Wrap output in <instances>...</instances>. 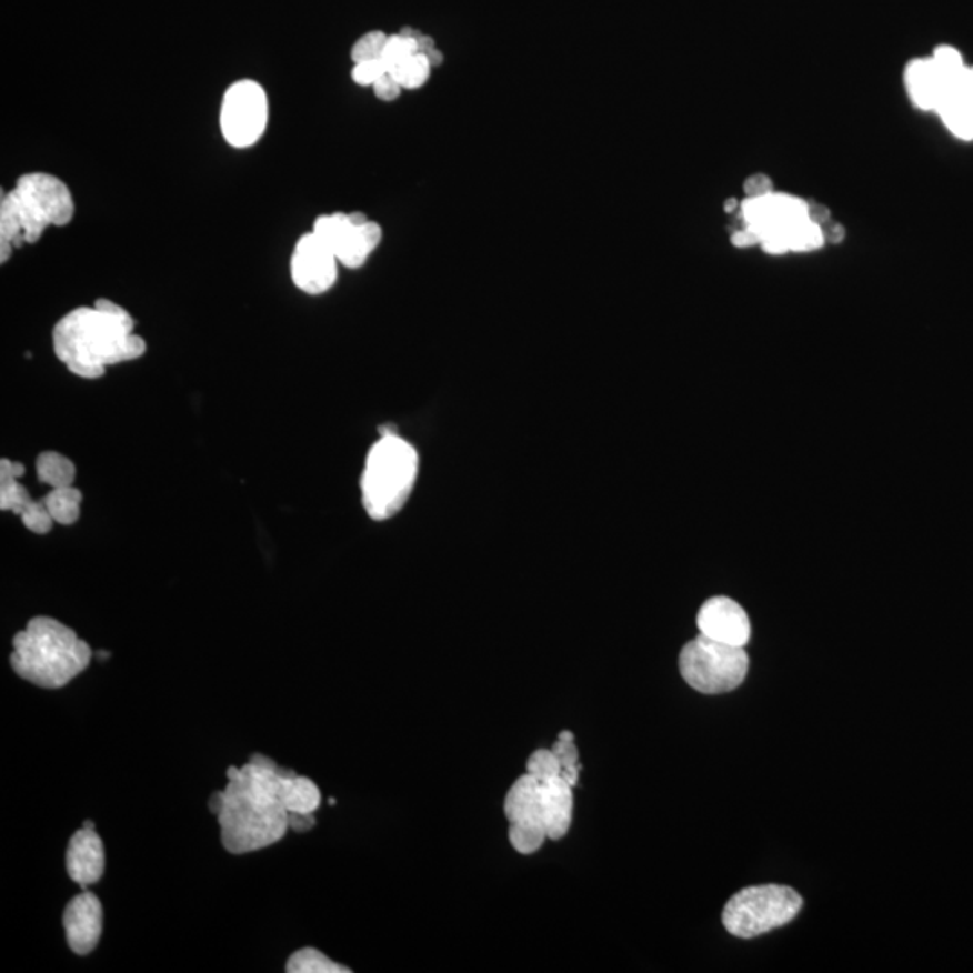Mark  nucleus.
Returning <instances> with one entry per match:
<instances>
[{"mask_svg":"<svg viewBox=\"0 0 973 973\" xmlns=\"http://www.w3.org/2000/svg\"><path fill=\"white\" fill-rule=\"evenodd\" d=\"M738 208V202L729 201L726 202V211H734Z\"/></svg>","mask_w":973,"mask_h":973,"instance_id":"obj_38","label":"nucleus"},{"mask_svg":"<svg viewBox=\"0 0 973 973\" xmlns=\"http://www.w3.org/2000/svg\"><path fill=\"white\" fill-rule=\"evenodd\" d=\"M387 72V63L382 62V60H370V62H361L353 66L352 80L358 86L373 87L375 81L384 77Z\"/></svg>","mask_w":973,"mask_h":973,"instance_id":"obj_29","label":"nucleus"},{"mask_svg":"<svg viewBox=\"0 0 973 973\" xmlns=\"http://www.w3.org/2000/svg\"><path fill=\"white\" fill-rule=\"evenodd\" d=\"M387 42L388 34L382 33V31H370V33L363 34L358 42L353 43L352 53H350L353 63L381 60Z\"/></svg>","mask_w":973,"mask_h":973,"instance_id":"obj_28","label":"nucleus"},{"mask_svg":"<svg viewBox=\"0 0 973 973\" xmlns=\"http://www.w3.org/2000/svg\"><path fill=\"white\" fill-rule=\"evenodd\" d=\"M314 825V813H289V830L305 833V831H311Z\"/></svg>","mask_w":973,"mask_h":973,"instance_id":"obj_33","label":"nucleus"},{"mask_svg":"<svg viewBox=\"0 0 973 973\" xmlns=\"http://www.w3.org/2000/svg\"><path fill=\"white\" fill-rule=\"evenodd\" d=\"M419 477L417 449L395 431L381 430V439L368 451L361 477L364 511L375 521L401 512Z\"/></svg>","mask_w":973,"mask_h":973,"instance_id":"obj_5","label":"nucleus"},{"mask_svg":"<svg viewBox=\"0 0 973 973\" xmlns=\"http://www.w3.org/2000/svg\"><path fill=\"white\" fill-rule=\"evenodd\" d=\"M19 210L26 243H37L43 231L71 224L74 201L66 182L51 173H26L10 191Z\"/></svg>","mask_w":973,"mask_h":973,"instance_id":"obj_8","label":"nucleus"},{"mask_svg":"<svg viewBox=\"0 0 973 973\" xmlns=\"http://www.w3.org/2000/svg\"><path fill=\"white\" fill-rule=\"evenodd\" d=\"M26 468L13 460H0V509L19 515L29 501L33 500L19 478L24 477Z\"/></svg>","mask_w":973,"mask_h":973,"instance_id":"obj_18","label":"nucleus"},{"mask_svg":"<svg viewBox=\"0 0 973 973\" xmlns=\"http://www.w3.org/2000/svg\"><path fill=\"white\" fill-rule=\"evenodd\" d=\"M81 500L83 494L74 485L51 489L48 496L43 498L54 523L66 526L74 525L80 520Z\"/></svg>","mask_w":973,"mask_h":973,"instance_id":"obj_22","label":"nucleus"},{"mask_svg":"<svg viewBox=\"0 0 973 973\" xmlns=\"http://www.w3.org/2000/svg\"><path fill=\"white\" fill-rule=\"evenodd\" d=\"M932 57L940 68L934 112L955 138L970 141L973 139V68L964 63L963 54L952 46H940Z\"/></svg>","mask_w":973,"mask_h":973,"instance_id":"obj_9","label":"nucleus"},{"mask_svg":"<svg viewBox=\"0 0 973 973\" xmlns=\"http://www.w3.org/2000/svg\"><path fill=\"white\" fill-rule=\"evenodd\" d=\"M801 909V894L792 887L758 885L730 897L723 911V925L735 937L752 940L786 925Z\"/></svg>","mask_w":973,"mask_h":973,"instance_id":"obj_6","label":"nucleus"},{"mask_svg":"<svg viewBox=\"0 0 973 973\" xmlns=\"http://www.w3.org/2000/svg\"><path fill=\"white\" fill-rule=\"evenodd\" d=\"M338 258L312 231L298 240L291 258V278L305 294L318 297L330 291L338 280Z\"/></svg>","mask_w":973,"mask_h":973,"instance_id":"obj_13","label":"nucleus"},{"mask_svg":"<svg viewBox=\"0 0 973 973\" xmlns=\"http://www.w3.org/2000/svg\"><path fill=\"white\" fill-rule=\"evenodd\" d=\"M552 750H554V754L558 755L559 761L563 764V769L579 764V750L575 746V740H561V738H558Z\"/></svg>","mask_w":973,"mask_h":973,"instance_id":"obj_31","label":"nucleus"},{"mask_svg":"<svg viewBox=\"0 0 973 973\" xmlns=\"http://www.w3.org/2000/svg\"><path fill=\"white\" fill-rule=\"evenodd\" d=\"M83 827H89V830H94V824H92L91 821H86V824H83Z\"/></svg>","mask_w":973,"mask_h":973,"instance_id":"obj_39","label":"nucleus"},{"mask_svg":"<svg viewBox=\"0 0 973 973\" xmlns=\"http://www.w3.org/2000/svg\"><path fill=\"white\" fill-rule=\"evenodd\" d=\"M37 477H39L40 482L46 483L51 489L71 486L74 485L77 468L68 457H63L57 451H46L37 459Z\"/></svg>","mask_w":973,"mask_h":973,"instance_id":"obj_21","label":"nucleus"},{"mask_svg":"<svg viewBox=\"0 0 973 973\" xmlns=\"http://www.w3.org/2000/svg\"><path fill=\"white\" fill-rule=\"evenodd\" d=\"M402 91H404V89H402L401 83H399L390 72H387L384 77L379 78V80L375 81V86H373V92H375V96L382 101H395L397 98L401 96Z\"/></svg>","mask_w":973,"mask_h":973,"instance_id":"obj_30","label":"nucleus"},{"mask_svg":"<svg viewBox=\"0 0 973 973\" xmlns=\"http://www.w3.org/2000/svg\"><path fill=\"white\" fill-rule=\"evenodd\" d=\"M698 630L709 639L723 644L744 648L752 636L746 611L729 596H712L700 608Z\"/></svg>","mask_w":973,"mask_h":973,"instance_id":"obj_14","label":"nucleus"},{"mask_svg":"<svg viewBox=\"0 0 973 973\" xmlns=\"http://www.w3.org/2000/svg\"><path fill=\"white\" fill-rule=\"evenodd\" d=\"M136 321L114 301L78 307L54 324L53 350L69 372L100 379L107 368L143 358L147 343L134 332Z\"/></svg>","mask_w":973,"mask_h":973,"instance_id":"obj_2","label":"nucleus"},{"mask_svg":"<svg viewBox=\"0 0 973 973\" xmlns=\"http://www.w3.org/2000/svg\"><path fill=\"white\" fill-rule=\"evenodd\" d=\"M26 245L24 228L11 193H4L0 201V262L11 258L13 249Z\"/></svg>","mask_w":973,"mask_h":973,"instance_id":"obj_20","label":"nucleus"},{"mask_svg":"<svg viewBox=\"0 0 973 973\" xmlns=\"http://www.w3.org/2000/svg\"><path fill=\"white\" fill-rule=\"evenodd\" d=\"M285 972L289 973H350L343 964L329 960L323 952L315 949H301L287 961Z\"/></svg>","mask_w":973,"mask_h":973,"instance_id":"obj_23","label":"nucleus"},{"mask_svg":"<svg viewBox=\"0 0 973 973\" xmlns=\"http://www.w3.org/2000/svg\"><path fill=\"white\" fill-rule=\"evenodd\" d=\"M291 772L262 754L251 755L242 769H228L230 783L208 802L219 819L220 840L228 853H253L285 836L289 811L283 806L282 788Z\"/></svg>","mask_w":973,"mask_h":973,"instance_id":"obj_1","label":"nucleus"},{"mask_svg":"<svg viewBox=\"0 0 973 973\" xmlns=\"http://www.w3.org/2000/svg\"><path fill=\"white\" fill-rule=\"evenodd\" d=\"M66 865L72 882L83 891H87V885L100 882L106 873V847L94 830L81 827L71 836Z\"/></svg>","mask_w":973,"mask_h":973,"instance_id":"obj_16","label":"nucleus"},{"mask_svg":"<svg viewBox=\"0 0 973 973\" xmlns=\"http://www.w3.org/2000/svg\"><path fill=\"white\" fill-rule=\"evenodd\" d=\"M269 100L263 87L240 80L225 91L220 109V130L233 149H249L268 129Z\"/></svg>","mask_w":973,"mask_h":973,"instance_id":"obj_10","label":"nucleus"},{"mask_svg":"<svg viewBox=\"0 0 973 973\" xmlns=\"http://www.w3.org/2000/svg\"><path fill=\"white\" fill-rule=\"evenodd\" d=\"M772 191V181H770V177L763 175V173L752 175L744 182V193H746V197L769 195Z\"/></svg>","mask_w":973,"mask_h":973,"instance_id":"obj_32","label":"nucleus"},{"mask_svg":"<svg viewBox=\"0 0 973 973\" xmlns=\"http://www.w3.org/2000/svg\"><path fill=\"white\" fill-rule=\"evenodd\" d=\"M91 645L69 625L51 616H34L13 639L11 668L26 682L62 689L91 663Z\"/></svg>","mask_w":973,"mask_h":973,"instance_id":"obj_3","label":"nucleus"},{"mask_svg":"<svg viewBox=\"0 0 973 973\" xmlns=\"http://www.w3.org/2000/svg\"><path fill=\"white\" fill-rule=\"evenodd\" d=\"M683 680L703 694L734 691L749 673V654L744 648L723 644L700 635L683 645L680 653Z\"/></svg>","mask_w":973,"mask_h":973,"instance_id":"obj_7","label":"nucleus"},{"mask_svg":"<svg viewBox=\"0 0 973 973\" xmlns=\"http://www.w3.org/2000/svg\"><path fill=\"white\" fill-rule=\"evenodd\" d=\"M282 801L289 813H315L321 804L320 788L312 779L291 772L283 779Z\"/></svg>","mask_w":973,"mask_h":973,"instance_id":"obj_19","label":"nucleus"},{"mask_svg":"<svg viewBox=\"0 0 973 973\" xmlns=\"http://www.w3.org/2000/svg\"><path fill=\"white\" fill-rule=\"evenodd\" d=\"M19 515L20 520H22V525L29 532H33V534H49L53 530V515L49 512L48 505H46L43 500L29 501L28 505L24 506V511L20 512Z\"/></svg>","mask_w":973,"mask_h":973,"instance_id":"obj_26","label":"nucleus"},{"mask_svg":"<svg viewBox=\"0 0 973 973\" xmlns=\"http://www.w3.org/2000/svg\"><path fill=\"white\" fill-rule=\"evenodd\" d=\"M63 929L69 949L77 955L91 954L100 943L103 931V909L92 892L83 891L72 897L63 911Z\"/></svg>","mask_w":973,"mask_h":973,"instance_id":"obj_15","label":"nucleus"},{"mask_svg":"<svg viewBox=\"0 0 973 973\" xmlns=\"http://www.w3.org/2000/svg\"><path fill=\"white\" fill-rule=\"evenodd\" d=\"M425 57L430 60L431 68H439V66L444 63V54H442V51H439V49H433V51H430Z\"/></svg>","mask_w":973,"mask_h":973,"instance_id":"obj_36","label":"nucleus"},{"mask_svg":"<svg viewBox=\"0 0 973 973\" xmlns=\"http://www.w3.org/2000/svg\"><path fill=\"white\" fill-rule=\"evenodd\" d=\"M419 53L417 40L405 37V34L397 33L388 37L387 46L382 51L381 60L387 63L388 72L392 71L397 66H401L408 58Z\"/></svg>","mask_w":973,"mask_h":973,"instance_id":"obj_25","label":"nucleus"},{"mask_svg":"<svg viewBox=\"0 0 973 973\" xmlns=\"http://www.w3.org/2000/svg\"><path fill=\"white\" fill-rule=\"evenodd\" d=\"M541 798H543L544 822L550 840H561L566 836L573 819V786L559 778L541 781Z\"/></svg>","mask_w":973,"mask_h":973,"instance_id":"obj_17","label":"nucleus"},{"mask_svg":"<svg viewBox=\"0 0 973 973\" xmlns=\"http://www.w3.org/2000/svg\"><path fill=\"white\" fill-rule=\"evenodd\" d=\"M415 40L417 48H419V53L428 54L430 53V51H433V49H437V46H434L433 37H430V34L420 33Z\"/></svg>","mask_w":973,"mask_h":973,"instance_id":"obj_35","label":"nucleus"},{"mask_svg":"<svg viewBox=\"0 0 973 973\" xmlns=\"http://www.w3.org/2000/svg\"><path fill=\"white\" fill-rule=\"evenodd\" d=\"M431 63L428 57L422 53L413 54L408 58L401 66H397L390 71L393 78L401 83L402 89H419L424 86L425 81L430 80Z\"/></svg>","mask_w":973,"mask_h":973,"instance_id":"obj_24","label":"nucleus"},{"mask_svg":"<svg viewBox=\"0 0 973 973\" xmlns=\"http://www.w3.org/2000/svg\"><path fill=\"white\" fill-rule=\"evenodd\" d=\"M312 231L332 249L338 262L349 269L361 268L382 240L378 222L368 220L363 228H355L344 213L320 217Z\"/></svg>","mask_w":973,"mask_h":973,"instance_id":"obj_12","label":"nucleus"},{"mask_svg":"<svg viewBox=\"0 0 973 973\" xmlns=\"http://www.w3.org/2000/svg\"><path fill=\"white\" fill-rule=\"evenodd\" d=\"M561 772H563V764L552 749L535 750L534 754L530 755L529 761H526V773L534 775L540 781L559 778Z\"/></svg>","mask_w":973,"mask_h":973,"instance_id":"obj_27","label":"nucleus"},{"mask_svg":"<svg viewBox=\"0 0 973 973\" xmlns=\"http://www.w3.org/2000/svg\"><path fill=\"white\" fill-rule=\"evenodd\" d=\"M579 772H581V764H573V766H566V769H563L561 778H563L570 786L575 788L579 783Z\"/></svg>","mask_w":973,"mask_h":973,"instance_id":"obj_34","label":"nucleus"},{"mask_svg":"<svg viewBox=\"0 0 973 973\" xmlns=\"http://www.w3.org/2000/svg\"><path fill=\"white\" fill-rule=\"evenodd\" d=\"M94 656L96 659L107 660L110 659V653H106V651H98V653H94Z\"/></svg>","mask_w":973,"mask_h":973,"instance_id":"obj_37","label":"nucleus"},{"mask_svg":"<svg viewBox=\"0 0 973 973\" xmlns=\"http://www.w3.org/2000/svg\"><path fill=\"white\" fill-rule=\"evenodd\" d=\"M743 230L769 254L804 253L822 248L825 233L810 217V204L786 193L746 197L741 204Z\"/></svg>","mask_w":973,"mask_h":973,"instance_id":"obj_4","label":"nucleus"},{"mask_svg":"<svg viewBox=\"0 0 973 973\" xmlns=\"http://www.w3.org/2000/svg\"><path fill=\"white\" fill-rule=\"evenodd\" d=\"M505 815L509 825V842L520 854H534L549 839L544 822L541 781L530 773L521 775L506 793Z\"/></svg>","mask_w":973,"mask_h":973,"instance_id":"obj_11","label":"nucleus"}]
</instances>
